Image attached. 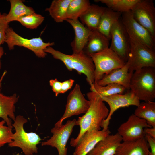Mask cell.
I'll list each match as a JSON object with an SVG mask.
<instances>
[{
  "instance_id": "1",
  "label": "cell",
  "mask_w": 155,
  "mask_h": 155,
  "mask_svg": "<svg viewBox=\"0 0 155 155\" xmlns=\"http://www.w3.org/2000/svg\"><path fill=\"white\" fill-rule=\"evenodd\" d=\"M90 105L84 115L77 120V125L80 131L77 137L72 138L70 141V145L75 147L84 134L87 131L94 129L101 130L102 123L109 114V110L99 96L94 92L86 94Z\"/></svg>"
},
{
  "instance_id": "2",
  "label": "cell",
  "mask_w": 155,
  "mask_h": 155,
  "mask_svg": "<svg viewBox=\"0 0 155 155\" xmlns=\"http://www.w3.org/2000/svg\"><path fill=\"white\" fill-rule=\"evenodd\" d=\"M44 51L51 54L54 58L62 62L69 71L75 70L80 75H85L90 86L94 83V63L91 57L84 52L67 55L55 49L51 46L47 47Z\"/></svg>"
},
{
  "instance_id": "3",
  "label": "cell",
  "mask_w": 155,
  "mask_h": 155,
  "mask_svg": "<svg viewBox=\"0 0 155 155\" xmlns=\"http://www.w3.org/2000/svg\"><path fill=\"white\" fill-rule=\"evenodd\" d=\"M130 90L140 100L153 102L155 99V68L144 67L133 72Z\"/></svg>"
},
{
  "instance_id": "4",
  "label": "cell",
  "mask_w": 155,
  "mask_h": 155,
  "mask_svg": "<svg viewBox=\"0 0 155 155\" xmlns=\"http://www.w3.org/2000/svg\"><path fill=\"white\" fill-rule=\"evenodd\" d=\"M14 121L12 126L14 128L15 132L13 135L12 141L8 144L9 146L20 148L25 155L37 153V145L41 140L40 137L35 133L25 131L24 125L28 121L23 116H17Z\"/></svg>"
},
{
  "instance_id": "5",
  "label": "cell",
  "mask_w": 155,
  "mask_h": 155,
  "mask_svg": "<svg viewBox=\"0 0 155 155\" xmlns=\"http://www.w3.org/2000/svg\"><path fill=\"white\" fill-rule=\"evenodd\" d=\"M89 56L94 65V82L100 80L113 70L122 67L126 63L109 47Z\"/></svg>"
},
{
  "instance_id": "6",
  "label": "cell",
  "mask_w": 155,
  "mask_h": 155,
  "mask_svg": "<svg viewBox=\"0 0 155 155\" xmlns=\"http://www.w3.org/2000/svg\"><path fill=\"white\" fill-rule=\"evenodd\" d=\"M129 41L130 51L127 61L129 72H133L144 67L155 68L154 50L130 38Z\"/></svg>"
},
{
  "instance_id": "7",
  "label": "cell",
  "mask_w": 155,
  "mask_h": 155,
  "mask_svg": "<svg viewBox=\"0 0 155 155\" xmlns=\"http://www.w3.org/2000/svg\"><path fill=\"white\" fill-rule=\"evenodd\" d=\"M5 42L7 43L9 49H13L15 46H23L33 52L36 56L45 57L47 53L44 50L47 47L54 45V42H43L41 37L30 39L25 38L16 33L11 27H9L5 31Z\"/></svg>"
},
{
  "instance_id": "8",
  "label": "cell",
  "mask_w": 155,
  "mask_h": 155,
  "mask_svg": "<svg viewBox=\"0 0 155 155\" xmlns=\"http://www.w3.org/2000/svg\"><path fill=\"white\" fill-rule=\"evenodd\" d=\"M120 18L130 38L154 50L155 38L135 20L131 11L123 13Z\"/></svg>"
},
{
  "instance_id": "9",
  "label": "cell",
  "mask_w": 155,
  "mask_h": 155,
  "mask_svg": "<svg viewBox=\"0 0 155 155\" xmlns=\"http://www.w3.org/2000/svg\"><path fill=\"white\" fill-rule=\"evenodd\" d=\"M90 105V101L87 100L82 94L80 86L78 84H76L68 95L63 115L55 124L54 127H60L65 119L73 116L85 113L89 108Z\"/></svg>"
},
{
  "instance_id": "10",
  "label": "cell",
  "mask_w": 155,
  "mask_h": 155,
  "mask_svg": "<svg viewBox=\"0 0 155 155\" xmlns=\"http://www.w3.org/2000/svg\"><path fill=\"white\" fill-rule=\"evenodd\" d=\"M76 125H77V120L74 119L68 120L60 127H54L51 130L53 136L49 139L42 142L41 145L55 148L58 152V155H67V143L73 127Z\"/></svg>"
},
{
  "instance_id": "11",
  "label": "cell",
  "mask_w": 155,
  "mask_h": 155,
  "mask_svg": "<svg viewBox=\"0 0 155 155\" xmlns=\"http://www.w3.org/2000/svg\"><path fill=\"white\" fill-rule=\"evenodd\" d=\"M131 11L135 20L155 38V7L152 0H139Z\"/></svg>"
},
{
  "instance_id": "12",
  "label": "cell",
  "mask_w": 155,
  "mask_h": 155,
  "mask_svg": "<svg viewBox=\"0 0 155 155\" xmlns=\"http://www.w3.org/2000/svg\"><path fill=\"white\" fill-rule=\"evenodd\" d=\"M110 40L109 48L126 63L130 51L129 38L121 18L111 28Z\"/></svg>"
},
{
  "instance_id": "13",
  "label": "cell",
  "mask_w": 155,
  "mask_h": 155,
  "mask_svg": "<svg viewBox=\"0 0 155 155\" xmlns=\"http://www.w3.org/2000/svg\"><path fill=\"white\" fill-rule=\"evenodd\" d=\"M99 96L103 101L108 104L110 107L108 115L102 123L101 127L104 130L108 129V126L111 116L117 110L121 108L128 107L132 105L137 107L140 103V100L131 90L123 94H116L108 96Z\"/></svg>"
},
{
  "instance_id": "14",
  "label": "cell",
  "mask_w": 155,
  "mask_h": 155,
  "mask_svg": "<svg viewBox=\"0 0 155 155\" xmlns=\"http://www.w3.org/2000/svg\"><path fill=\"white\" fill-rule=\"evenodd\" d=\"M150 127H151L145 120L139 118L133 114L119 126L117 133L121 136L123 141H132L145 137L144 128Z\"/></svg>"
},
{
  "instance_id": "15",
  "label": "cell",
  "mask_w": 155,
  "mask_h": 155,
  "mask_svg": "<svg viewBox=\"0 0 155 155\" xmlns=\"http://www.w3.org/2000/svg\"><path fill=\"white\" fill-rule=\"evenodd\" d=\"M110 133L108 129L106 130L94 129L87 131L75 147L73 155H87L99 141Z\"/></svg>"
},
{
  "instance_id": "16",
  "label": "cell",
  "mask_w": 155,
  "mask_h": 155,
  "mask_svg": "<svg viewBox=\"0 0 155 155\" xmlns=\"http://www.w3.org/2000/svg\"><path fill=\"white\" fill-rule=\"evenodd\" d=\"M6 73V71H4L0 78V117L5 121L7 126L12 127L11 119L14 121L16 118L15 104L19 96L16 94L7 96L1 92L2 81Z\"/></svg>"
},
{
  "instance_id": "17",
  "label": "cell",
  "mask_w": 155,
  "mask_h": 155,
  "mask_svg": "<svg viewBox=\"0 0 155 155\" xmlns=\"http://www.w3.org/2000/svg\"><path fill=\"white\" fill-rule=\"evenodd\" d=\"M129 65L127 62L122 67L113 70L100 80L95 82L102 86L111 84H118L129 90L130 80L133 72H129Z\"/></svg>"
},
{
  "instance_id": "18",
  "label": "cell",
  "mask_w": 155,
  "mask_h": 155,
  "mask_svg": "<svg viewBox=\"0 0 155 155\" xmlns=\"http://www.w3.org/2000/svg\"><path fill=\"white\" fill-rule=\"evenodd\" d=\"M65 21L72 26L74 30L75 38L71 43L73 53L78 54L83 53L84 48L87 43L91 31L78 19H66Z\"/></svg>"
},
{
  "instance_id": "19",
  "label": "cell",
  "mask_w": 155,
  "mask_h": 155,
  "mask_svg": "<svg viewBox=\"0 0 155 155\" xmlns=\"http://www.w3.org/2000/svg\"><path fill=\"white\" fill-rule=\"evenodd\" d=\"M149 148L145 137L123 141L118 146L115 155H150Z\"/></svg>"
},
{
  "instance_id": "20",
  "label": "cell",
  "mask_w": 155,
  "mask_h": 155,
  "mask_svg": "<svg viewBox=\"0 0 155 155\" xmlns=\"http://www.w3.org/2000/svg\"><path fill=\"white\" fill-rule=\"evenodd\" d=\"M122 141L121 137L118 133L110 134L99 141L87 155H115Z\"/></svg>"
},
{
  "instance_id": "21",
  "label": "cell",
  "mask_w": 155,
  "mask_h": 155,
  "mask_svg": "<svg viewBox=\"0 0 155 155\" xmlns=\"http://www.w3.org/2000/svg\"><path fill=\"white\" fill-rule=\"evenodd\" d=\"M110 40L97 30L91 31L83 52L89 56L109 47Z\"/></svg>"
},
{
  "instance_id": "22",
  "label": "cell",
  "mask_w": 155,
  "mask_h": 155,
  "mask_svg": "<svg viewBox=\"0 0 155 155\" xmlns=\"http://www.w3.org/2000/svg\"><path fill=\"white\" fill-rule=\"evenodd\" d=\"M105 9L98 5L91 4L79 18L81 22L91 31L97 30Z\"/></svg>"
},
{
  "instance_id": "23",
  "label": "cell",
  "mask_w": 155,
  "mask_h": 155,
  "mask_svg": "<svg viewBox=\"0 0 155 155\" xmlns=\"http://www.w3.org/2000/svg\"><path fill=\"white\" fill-rule=\"evenodd\" d=\"M122 14L106 7L101 16L97 30L110 41L111 28L113 24L120 19Z\"/></svg>"
},
{
  "instance_id": "24",
  "label": "cell",
  "mask_w": 155,
  "mask_h": 155,
  "mask_svg": "<svg viewBox=\"0 0 155 155\" xmlns=\"http://www.w3.org/2000/svg\"><path fill=\"white\" fill-rule=\"evenodd\" d=\"M10 8L7 14L5 19L8 23L13 21H16L20 17L35 13L32 7L27 6L21 0H10Z\"/></svg>"
},
{
  "instance_id": "25",
  "label": "cell",
  "mask_w": 155,
  "mask_h": 155,
  "mask_svg": "<svg viewBox=\"0 0 155 155\" xmlns=\"http://www.w3.org/2000/svg\"><path fill=\"white\" fill-rule=\"evenodd\" d=\"M72 0H54L45 11L56 22H63L66 19V13L69 5Z\"/></svg>"
},
{
  "instance_id": "26",
  "label": "cell",
  "mask_w": 155,
  "mask_h": 155,
  "mask_svg": "<svg viewBox=\"0 0 155 155\" xmlns=\"http://www.w3.org/2000/svg\"><path fill=\"white\" fill-rule=\"evenodd\" d=\"M139 118L145 120L150 126L155 127V102H143L135 110L134 114Z\"/></svg>"
},
{
  "instance_id": "27",
  "label": "cell",
  "mask_w": 155,
  "mask_h": 155,
  "mask_svg": "<svg viewBox=\"0 0 155 155\" xmlns=\"http://www.w3.org/2000/svg\"><path fill=\"white\" fill-rule=\"evenodd\" d=\"M139 0H96L104 4L107 8L121 13L131 11Z\"/></svg>"
},
{
  "instance_id": "28",
  "label": "cell",
  "mask_w": 155,
  "mask_h": 155,
  "mask_svg": "<svg viewBox=\"0 0 155 155\" xmlns=\"http://www.w3.org/2000/svg\"><path fill=\"white\" fill-rule=\"evenodd\" d=\"M90 4L88 0H72L68 7L66 19H78L80 16L86 10Z\"/></svg>"
},
{
  "instance_id": "29",
  "label": "cell",
  "mask_w": 155,
  "mask_h": 155,
  "mask_svg": "<svg viewBox=\"0 0 155 155\" xmlns=\"http://www.w3.org/2000/svg\"><path fill=\"white\" fill-rule=\"evenodd\" d=\"M90 90L91 91L96 92L100 96H106L116 94H123L126 89L118 84H111L102 86L94 82L90 86Z\"/></svg>"
},
{
  "instance_id": "30",
  "label": "cell",
  "mask_w": 155,
  "mask_h": 155,
  "mask_svg": "<svg viewBox=\"0 0 155 155\" xmlns=\"http://www.w3.org/2000/svg\"><path fill=\"white\" fill-rule=\"evenodd\" d=\"M44 18L41 15L35 12L21 16L16 21L28 28L34 29H36L42 23Z\"/></svg>"
},
{
  "instance_id": "31",
  "label": "cell",
  "mask_w": 155,
  "mask_h": 155,
  "mask_svg": "<svg viewBox=\"0 0 155 155\" xmlns=\"http://www.w3.org/2000/svg\"><path fill=\"white\" fill-rule=\"evenodd\" d=\"M5 123L3 120L0 121V147L6 144L11 142L13 141V127L4 125Z\"/></svg>"
},
{
  "instance_id": "32",
  "label": "cell",
  "mask_w": 155,
  "mask_h": 155,
  "mask_svg": "<svg viewBox=\"0 0 155 155\" xmlns=\"http://www.w3.org/2000/svg\"><path fill=\"white\" fill-rule=\"evenodd\" d=\"M7 14H1L0 12V47L5 42V31L9 27V24L6 20L5 17Z\"/></svg>"
},
{
  "instance_id": "33",
  "label": "cell",
  "mask_w": 155,
  "mask_h": 155,
  "mask_svg": "<svg viewBox=\"0 0 155 155\" xmlns=\"http://www.w3.org/2000/svg\"><path fill=\"white\" fill-rule=\"evenodd\" d=\"M49 83L55 96H57L59 94H61L62 82L59 81L56 78L50 80Z\"/></svg>"
},
{
  "instance_id": "34",
  "label": "cell",
  "mask_w": 155,
  "mask_h": 155,
  "mask_svg": "<svg viewBox=\"0 0 155 155\" xmlns=\"http://www.w3.org/2000/svg\"><path fill=\"white\" fill-rule=\"evenodd\" d=\"M74 82V80L71 79L62 82L61 94H64L71 89Z\"/></svg>"
},
{
  "instance_id": "35",
  "label": "cell",
  "mask_w": 155,
  "mask_h": 155,
  "mask_svg": "<svg viewBox=\"0 0 155 155\" xmlns=\"http://www.w3.org/2000/svg\"><path fill=\"white\" fill-rule=\"evenodd\" d=\"M145 137L150 148V155H155V139L146 134Z\"/></svg>"
},
{
  "instance_id": "36",
  "label": "cell",
  "mask_w": 155,
  "mask_h": 155,
  "mask_svg": "<svg viewBox=\"0 0 155 155\" xmlns=\"http://www.w3.org/2000/svg\"><path fill=\"white\" fill-rule=\"evenodd\" d=\"M144 131L145 134H147L155 139V127H147L144 128Z\"/></svg>"
},
{
  "instance_id": "37",
  "label": "cell",
  "mask_w": 155,
  "mask_h": 155,
  "mask_svg": "<svg viewBox=\"0 0 155 155\" xmlns=\"http://www.w3.org/2000/svg\"><path fill=\"white\" fill-rule=\"evenodd\" d=\"M4 53V50L2 46L0 47V69L1 67V59Z\"/></svg>"
}]
</instances>
